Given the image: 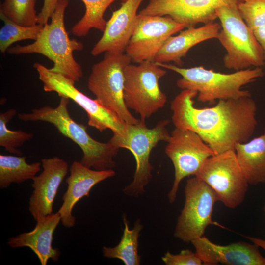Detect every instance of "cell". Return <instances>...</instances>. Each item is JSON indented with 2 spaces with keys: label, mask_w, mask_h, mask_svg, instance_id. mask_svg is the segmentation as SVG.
I'll use <instances>...</instances> for the list:
<instances>
[{
  "label": "cell",
  "mask_w": 265,
  "mask_h": 265,
  "mask_svg": "<svg viewBox=\"0 0 265 265\" xmlns=\"http://www.w3.org/2000/svg\"><path fill=\"white\" fill-rule=\"evenodd\" d=\"M216 13L221 26L217 39L226 51L224 66L236 71L264 66L262 48L238 8L222 6Z\"/></svg>",
  "instance_id": "6"
},
{
  "label": "cell",
  "mask_w": 265,
  "mask_h": 265,
  "mask_svg": "<svg viewBox=\"0 0 265 265\" xmlns=\"http://www.w3.org/2000/svg\"><path fill=\"white\" fill-rule=\"evenodd\" d=\"M204 265H265L258 246L243 241L227 245L215 244L203 236L191 242Z\"/></svg>",
  "instance_id": "18"
},
{
  "label": "cell",
  "mask_w": 265,
  "mask_h": 265,
  "mask_svg": "<svg viewBox=\"0 0 265 265\" xmlns=\"http://www.w3.org/2000/svg\"><path fill=\"white\" fill-rule=\"evenodd\" d=\"M184 28L169 16L138 14L136 28L125 50L126 54L137 63L155 62L166 40Z\"/></svg>",
  "instance_id": "13"
},
{
  "label": "cell",
  "mask_w": 265,
  "mask_h": 265,
  "mask_svg": "<svg viewBox=\"0 0 265 265\" xmlns=\"http://www.w3.org/2000/svg\"><path fill=\"white\" fill-rule=\"evenodd\" d=\"M58 0H44L43 6L38 14V24L45 25L48 23V19L54 11Z\"/></svg>",
  "instance_id": "30"
},
{
  "label": "cell",
  "mask_w": 265,
  "mask_h": 265,
  "mask_svg": "<svg viewBox=\"0 0 265 265\" xmlns=\"http://www.w3.org/2000/svg\"><path fill=\"white\" fill-rule=\"evenodd\" d=\"M33 67L43 82L44 90L56 92L60 97L68 98L77 103L86 112L89 126L101 132L110 129L113 134L123 133L126 123L96 99H91L80 91L75 87L74 81L61 74L51 72L39 63H35Z\"/></svg>",
  "instance_id": "11"
},
{
  "label": "cell",
  "mask_w": 265,
  "mask_h": 265,
  "mask_svg": "<svg viewBox=\"0 0 265 265\" xmlns=\"http://www.w3.org/2000/svg\"><path fill=\"white\" fill-rule=\"evenodd\" d=\"M17 114L15 109L12 108L0 114V146L6 150L18 156L22 152L17 148L25 142L32 139L33 135L22 130L12 131L7 127L8 122Z\"/></svg>",
  "instance_id": "27"
},
{
  "label": "cell",
  "mask_w": 265,
  "mask_h": 265,
  "mask_svg": "<svg viewBox=\"0 0 265 265\" xmlns=\"http://www.w3.org/2000/svg\"><path fill=\"white\" fill-rule=\"evenodd\" d=\"M25 156L0 155V188L8 187L13 183H22L36 176L41 170V162L31 164Z\"/></svg>",
  "instance_id": "23"
},
{
  "label": "cell",
  "mask_w": 265,
  "mask_h": 265,
  "mask_svg": "<svg viewBox=\"0 0 265 265\" xmlns=\"http://www.w3.org/2000/svg\"><path fill=\"white\" fill-rule=\"evenodd\" d=\"M215 192L218 201L235 209L243 201L248 184L237 161L234 150L209 157L195 176Z\"/></svg>",
  "instance_id": "9"
},
{
  "label": "cell",
  "mask_w": 265,
  "mask_h": 265,
  "mask_svg": "<svg viewBox=\"0 0 265 265\" xmlns=\"http://www.w3.org/2000/svg\"><path fill=\"white\" fill-rule=\"evenodd\" d=\"M237 161L248 183L265 182V129L263 134L234 148Z\"/></svg>",
  "instance_id": "21"
},
{
  "label": "cell",
  "mask_w": 265,
  "mask_h": 265,
  "mask_svg": "<svg viewBox=\"0 0 265 265\" xmlns=\"http://www.w3.org/2000/svg\"><path fill=\"white\" fill-rule=\"evenodd\" d=\"M85 6L83 17L72 27V33L78 37L85 36L91 28L104 31L107 21L104 18L106 9L116 0H81ZM123 2L127 0H120Z\"/></svg>",
  "instance_id": "24"
},
{
  "label": "cell",
  "mask_w": 265,
  "mask_h": 265,
  "mask_svg": "<svg viewBox=\"0 0 265 265\" xmlns=\"http://www.w3.org/2000/svg\"><path fill=\"white\" fill-rule=\"evenodd\" d=\"M221 28V25L212 22L199 27L187 28L176 36H170L157 53L155 62H173L181 67L182 58L186 57L192 47L206 40L217 38Z\"/></svg>",
  "instance_id": "20"
},
{
  "label": "cell",
  "mask_w": 265,
  "mask_h": 265,
  "mask_svg": "<svg viewBox=\"0 0 265 265\" xmlns=\"http://www.w3.org/2000/svg\"><path fill=\"white\" fill-rule=\"evenodd\" d=\"M0 17L4 24L0 29V50L2 53L16 42L26 39L36 40L44 27L38 24L29 26H21L0 12Z\"/></svg>",
  "instance_id": "25"
},
{
  "label": "cell",
  "mask_w": 265,
  "mask_h": 265,
  "mask_svg": "<svg viewBox=\"0 0 265 265\" xmlns=\"http://www.w3.org/2000/svg\"><path fill=\"white\" fill-rule=\"evenodd\" d=\"M37 0H4L0 12L8 18L24 26L37 24L38 14L35 9Z\"/></svg>",
  "instance_id": "26"
},
{
  "label": "cell",
  "mask_w": 265,
  "mask_h": 265,
  "mask_svg": "<svg viewBox=\"0 0 265 265\" xmlns=\"http://www.w3.org/2000/svg\"><path fill=\"white\" fill-rule=\"evenodd\" d=\"M264 211L265 212V204L264 207ZM246 238L254 244L257 245L259 247H261L265 251V240L249 236H247Z\"/></svg>",
  "instance_id": "32"
},
{
  "label": "cell",
  "mask_w": 265,
  "mask_h": 265,
  "mask_svg": "<svg viewBox=\"0 0 265 265\" xmlns=\"http://www.w3.org/2000/svg\"><path fill=\"white\" fill-rule=\"evenodd\" d=\"M43 170L33 179L28 210L35 221L53 213L54 198L68 172V165L58 157L41 159Z\"/></svg>",
  "instance_id": "15"
},
{
  "label": "cell",
  "mask_w": 265,
  "mask_h": 265,
  "mask_svg": "<svg viewBox=\"0 0 265 265\" xmlns=\"http://www.w3.org/2000/svg\"><path fill=\"white\" fill-rule=\"evenodd\" d=\"M243 0H149L139 14L169 16L185 27L207 24L217 18L216 11L222 6L238 8Z\"/></svg>",
  "instance_id": "14"
},
{
  "label": "cell",
  "mask_w": 265,
  "mask_h": 265,
  "mask_svg": "<svg viewBox=\"0 0 265 265\" xmlns=\"http://www.w3.org/2000/svg\"><path fill=\"white\" fill-rule=\"evenodd\" d=\"M238 9L243 21L252 30L265 26V0H243Z\"/></svg>",
  "instance_id": "28"
},
{
  "label": "cell",
  "mask_w": 265,
  "mask_h": 265,
  "mask_svg": "<svg viewBox=\"0 0 265 265\" xmlns=\"http://www.w3.org/2000/svg\"><path fill=\"white\" fill-rule=\"evenodd\" d=\"M33 230L24 232L10 238L8 245L12 248L27 247L36 254L42 265H46L51 259L57 261L60 255L58 248L52 246L53 234L61 221L59 213L57 212L39 218Z\"/></svg>",
  "instance_id": "19"
},
{
  "label": "cell",
  "mask_w": 265,
  "mask_h": 265,
  "mask_svg": "<svg viewBox=\"0 0 265 265\" xmlns=\"http://www.w3.org/2000/svg\"><path fill=\"white\" fill-rule=\"evenodd\" d=\"M70 99L60 97L58 106H49L35 108L30 112L19 113V119L24 122L42 121L53 125L58 132L70 139L82 150L83 157L80 161L84 166L97 170L112 169L115 166L114 158L119 149L109 141L103 143L91 137L87 127L76 122L68 109Z\"/></svg>",
  "instance_id": "3"
},
{
  "label": "cell",
  "mask_w": 265,
  "mask_h": 265,
  "mask_svg": "<svg viewBox=\"0 0 265 265\" xmlns=\"http://www.w3.org/2000/svg\"><path fill=\"white\" fill-rule=\"evenodd\" d=\"M124 53L108 51L103 59L94 64L88 79V89L103 106L129 124L138 123L126 106L123 99L124 70L131 62Z\"/></svg>",
  "instance_id": "7"
},
{
  "label": "cell",
  "mask_w": 265,
  "mask_h": 265,
  "mask_svg": "<svg viewBox=\"0 0 265 265\" xmlns=\"http://www.w3.org/2000/svg\"><path fill=\"white\" fill-rule=\"evenodd\" d=\"M165 153L174 168V180L168 194L169 201L172 203L181 181L186 177L195 176L206 159L215 153L196 132L178 128L171 132Z\"/></svg>",
  "instance_id": "12"
},
{
  "label": "cell",
  "mask_w": 265,
  "mask_h": 265,
  "mask_svg": "<svg viewBox=\"0 0 265 265\" xmlns=\"http://www.w3.org/2000/svg\"><path fill=\"white\" fill-rule=\"evenodd\" d=\"M144 0H127L113 12L103 34L92 48L93 56L108 51L124 53L137 23V10Z\"/></svg>",
  "instance_id": "16"
},
{
  "label": "cell",
  "mask_w": 265,
  "mask_h": 265,
  "mask_svg": "<svg viewBox=\"0 0 265 265\" xmlns=\"http://www.w3.org/2000/svg\"><path fill=\"white\" fill-rule=\"evenodd\" d=\"M254 34L260 44L264 54V66L265 67V26L259 27L254 31Z\"/></svg>",
  "instance_id": "31"
},
{
  "label": "cell",
  "mask_w": 265,
  "mask_h": 265,
  "mask_svg": "<svg viewBox=\"0 0 265 265\" xmlns=\"http://www.w3.org/2000/svg\"><path fill=\"white\" fill-rule=\"evenodd\" d=\"M195 91L182 90L171 101V120L175 128L196 132L218 154L234 150L238 143L250 140L258 122L257 105L251 96L219 100L210 107L197 108Z\"/></svg>",
  "instance_id": "1"
},
{
  "label": "cell",
  "mask_w": 265,
  "mask_h": 265,
  "mask_svg": "<svg viewBox=\"0 0 265 265\" xmlns=\"http://www.w3.org/2000/svg\"><path fill=\"white\" fill-rule=\"evenodd\" d=\"M145 121L140 119L137 124L126 123L123 133L113 134L109 140L119 148L130 151L135 158L136 169L133 181L123 189L129 196L137 197L144 192L152 177L153 167L150 162L152 150L159 142H167L170 135L166 127L169 120L159 121L152 128H148Z\"/></svg>",
  "instance_id": "5"
},
{
  "label": "cell",
  "mask_w": 265,
  "mask_h": 265,
  "mask_svg": "<svg viewBox=\"0 0 265 265\" xmlns=\"http://www.w3.org/2000/svg\"><path fill=\"white\" fill-rule=\"evenodd\" d=\"M166 74L155 62L143 61L129 64L124 70L123 99L129 109L145 120L162 108L167 98L160 88L159 81Z\"/></svg>",
  "instance_id": "8"
},
{
  "label": "cell",
  "mask_w": 265,
  "mask_h": 265,
  "mask_svg": "<svg viewBox=\"0 0 265 265\" xmlns=\"http://www.w3.org/2000/svg\"><path fill=\"white\" fill-rule=\"evenodd\" d=\"M124 229L119 243L113 247L104 246V257L121 260L125 265H139L141 257L138 254V238L142 229L139 220H137L132 229H130L126 218H123Z\"/></svg>",
  "instance_id": "22"
},
{
  "label": "cell",
  "mask_w": 265,
  "mask_h": 265,
  "mask_svg": "<svg viewBox=\"0 0 265 265\" xmlns=\"http://www.w3.org/2000/svg\"><path fill=\"white\" fill-rule=\"evenodd\" d=\"M69 0H59L52 14L50 24L44 25L37 39L33 43L9 47L7 52L11 54L39 53L53 63L50 71L61 74L75 82L83 77L82 68L74 59L73 52L81 51L82 42L71 39L64 24V15Z\"/></svg>",
  "instance_id": "2"
},
{
  "label": "cell",
  "mask_w": 265,
  "mask_h": 265,
  "mask_svg": "<svg viewBox=\"0 0 265 265\" xmlns=\"http://www.w3.org/2000/svg\"><path fill=\"white\" fill-rule=\"evenodd\" d=\"M155 63L180 75L182 78L177 80V86L182 90L197 91V100L202 103L251 96L250 91L241 88L265 74L261 67L224 74L202 66L185 68L170 64Z\"/></svg>",
  "instance_id": "4"
},
{
  "label": "cell",
  "mask_w": 265,
  "mask_h": 265,
  "mask_svg": "<svg viewBox=\"0 0 265 265\" xmlns=\"http://www.w3.org/2000/svg\"><path fill=\"white\" fill-rule=\"evenodd\" d=\"M69 170L70 175L66 179L67 189L57 212L62 225L68 228H72L75 224L76 218L72 214V211L76 203L83 197H89L90 191L96 185L115 175L112 169L95 170L77 161L72 163Z\"/></svg>",
  "instance_id": "17"
},
{
  "label": "cell",
  "mask_w": 265,
  "mask_h": 265,
  "mask_svg": "<svg viewBox=\"0 0 265 265\" xmlns=\"http://www.w3.org/2000/svg\"><path fill=\"white\" fill-rule=\"evenodd\" d=\"M185 202L175 227L174 236L185 242L202 237L207 226L218 225L212 220L214 191L197 177L188 179L184 190Z\"/></svg>",
  "instance_id": "10"
},
{
  "label": "cell",
  "mask_w": 265,
  "mask_h": 265,
  "mask_svg": "<svg viewBox=\"0 0 265 265\" xmlns=\"http://www.w3.org/2000/svg\"><path fill=\"white\" fill-rule=\"evenodd\" d=\"M166 265H201L203 262L197 255L189 249L182 250L180 253L173 254L167 251L161 258Z\"/></svg>",
  "instance_id": "29"
}]
</instances>
